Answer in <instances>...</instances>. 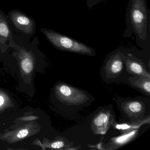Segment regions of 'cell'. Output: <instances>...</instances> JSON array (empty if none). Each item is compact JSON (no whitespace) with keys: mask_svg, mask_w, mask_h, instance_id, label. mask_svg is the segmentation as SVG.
<instances>
[{"mask_svg":"<svg viewBox=\"0 0 150 150\" xmlns=\"http://www.w3.org/2000/svg\"><path fill=\"white\" fill-rule=\"evenodd\" d=\"M146 0H129L126 9V28L123 38H131L134 34L137 43L140 44L149 41L150 11Z\"/></svg>","mask_w":150,"mask_h":150,"instance_id":"cell-1","label":"cell"},{"mask_svg":"<svg viewBox=\"0 0 150 150\" xmlns=\"http://www.w3.org/2000/svg\"><path fill=\"white\" fill-rule=\"evenodd\" d=\"M41 31L52 45L61 50L86 56L96 55L93 48L67 35L48 29L42 28Z\"/></svg>","mask_w":150,"mask_h":150,"instance_id":"cell-2","label":"cell"},{"mask_svg":"<svg viewBox=\"0 0 150 150\" xmlns=\"http://www.w3.org/2000/svg\"><path fill=\"white\" fill-rule=\"evenodd\" d=\"M57 92L59 100L67 105H81L86 103L89 99L85 92L65 84L58 86Z\"/></svg>","mask_w":150,"mask_h":150,"instance_id":"cell-3","label":"cell"},{"mask_svg":"<svg viewBox=\"0 0 150 150\" xmlns=\"http://www.w3.org/2000/svg\"><path fill=\"white\" fill-rule=\"evenodd\" d=\"M114 117L110 110H103L98 112L91 121V128L93 132L96 135L105 134L115 122Z\"/></svg>","mask_w":150,"mask_h":150,"instance_id":"cell-4","label":"cell"},{"mask_svg":"<svg viewBox=\"0 0 150 150\" xmlns=\"http://www.w3.org/2000/svg\"><path fill=\"white\" fill-rule=\"evenodd\" d=\"M124 54L119 51H114L105 62L104 71L107 78L114 79L121 74L124 65Z\"/></svg>","mask_w":150,"mask_h":150,"instance_id":"cell-5","label":"cell"},{"mask_svg":"<svg viewBox=\"0 0 150 150\" xmlns=\"http://www.w3.org/2000/svg\"><path fill=\"white\" fill-rule=\"evenodd\" d=\"M124 64L126 70L131 74L145 76L150 79V74L143 61L135 57L132 54L127 53L123 56Z\"/></svg>","mask_w":150,"mask_h":150,"instance_id":"cell-6","label":"cell"},{"mask_svg":"<svg viewBox=\"0 0 150 150\" xmlns=\"http://www.w3.org/2000/svg\"><path fill=\"white\" fill-rule=\"evenodd\" d=\"M9 16L12 22L18 30L28 35L34 32L35 25L33 19L19 11H13Z\"/></svg>","mask_w":150,"mask_h":150,"instance_id":"cell-7","label":"cell"},{"mask_svg":"<svg viewBox=\"0 0 150 150\" xmlns=\"http://www.w3.org/2000/svg\"><path fill=\"white\" fill-rule=\"evenodd\" d=\"M122 109L128 117L138 118L144 115L145 107L143 102L139 100L128 101L122 104Z\"/></svg>","mask_w":150,"mask_h":150,"instance_id":"cell-8","label":"cell"},{"mask_svg":"<svg viewBox=\"0 0 150 150\" xmlns=\"http://www.w3.org/2000/svg\"><path fill=\"white\" fill-rule=\"evenodd\" d=\"M137 133L138 129L134 130L122 134L121 136L112 138L106 145L107 148L105 150H113L125 145L134 139L137 136Z\"/></svg>","mask_w":150,"mask_h":150,"instance_id":"cell-9","label":"cell"},{"mask_svg":"<svg viewBox=\"0 0 150 150\" xmlns=\"http://www.w3.org/2000/svg\"><path fill=\"white\" fill-rule=\"evenodd\" d=\"M145 124H150V116L144 118L142 120H138L136 122L122 124H117L115 122L112 126L114 128L121 131L122 134L129 132L134 130L138 129L139 127Z\"/></svg>","mask_w":150,"mask_h":150,"instance_id":"cell-10","label":"cell"},{"mask_svg":"<svg viewBox=\"0 0 150 150\" xmlns=\"http://www.w3.org/2000/svg\"><path fill=\"white\" fill-rule=\"evenodd\" d=\"M130 84L148 95L150 94V79L145 76L134 75L129 79Z\"/></svg>","mask_w":150,"mask_h":150,"instance_id":"cell-11","label":"cell"},{"mask_svg":"<svg viewBox=\"0 0 150 150\" xmlns=\"http://www.w3.org/2000/svg\"><path fill=\"white\" fill-rule=\"evenodd\" d=\"M10 36V31L6 19L0 15V41H6Z\"/></svg>","mask_w":150,"mask_h":150,"instance_id":"cell-12","label":"cell"},{"mask_svg":"<svg viewBox=\"0 0 150 150\" xmlns=\"http://www.w3.org/2000/svg\"><path fill=\"white\" fill-rule=\"evenodd\" d=\"M21 67L25 73H30L33 70V63L30 58L26 57L22 61Z\"/></svg>","mask_w":150,"mask_h":150,"instance_id":"cell-13","label":"cell"},{"mask_svg":"<svg viewBox=\"0 0 150 150\" xmlns=\"http://www.w3.org/2000/svg\"><path fill=\"white\" fill-rule=\"evenodd\" d=\"M86 6L88 9H92L93 7L100 3L105 1L106 0H85Z\"/></svg>","mask_w":150,"mask_h":150,"instance_id":"cell-14","label":"cell"},{"mask_svg":"<svg viewBox=\"0 0 150 150\" xmlns=\"http://www.w3.org/2000/svg\"><path fill=\"white\" fill-rule=\"evenodd\" d=\"M28 134V131L26 129L21 130L17 134V137L20 139H22L25 137Z\"/></svg>","mask_w":150,"mask_h":150,"instance_id":"cell-15","label":"cell"},{"mask_svg":"<svg viewBox=\"0 0 150 150\" xmlns=\"http://www.w3.org/2000/svg\"><path fill=\"white\" fill-rule=\"evenodd\" d=\"M4 100L2 96H0V106L2 105L4 103Z\"/></svg>","mask_w":150,"mask_h":150,"instance_id":"cell-16","label":"cell"}]
</instances>
